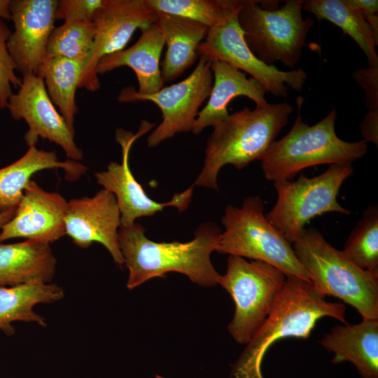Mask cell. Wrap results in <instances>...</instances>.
Listing matches in <instances>:
<instances>
[{
  "label": "cell",
  "instance_id": "17",
  "mask_svg": "<svg viewBox=\"0 0 378 378\" xmlns=\"http://www.w3.org/2000/svg\"><path fill=\"white\" fill-rule=\"evenodd\" d=\"M68 202L59 193L50 192L31 180L13 218L0 231V242L25 238L46 243L66 234Z\"/></svg>",
  "mask_w": 378,
  "mask_h": 378
},
{
  "label": "cell",
  "instance_id": "15",
  "mask_svg": "<svg viewBox=\"0 0 378 378\" xmlns=\"http://www.w3.org/2000/svg\"><path fill=\"white\" fill-rule=\"evenodd\" d=\"M57 3V0L10 1L14 31L7 41V48L16 70L22 76L39 74L55 29Z\"/></svg>",
  "mask_w": 378,
  "mask_h": 378
},
{
  "label": "cell",
  "instance_id": "23",
  "mask_svg": "<svg viewBox=\"0 0 378 378\" xmlns=\"http://www.w3.org/2000/svg\"><path fill=\"white\" fill-rule=\"evenodd\" d=\"M157 13V22L167 46L160 66L161 74L164 83L170 82L181 76L199 59L198 48L209 29L184 18Z\"/></svg>",
  "mask_w": 378,
  "mask_h": 378
},
{
  "label": "cell",
  "instance_id": "36",
  "mask_svg": "<svg viewBox=\"0 0 378 378\" xmlns=\"http://www.w3.org/2000/svg\"><path fill=\"white\" fill-rule=\"evenodd\" d=\"M16 207H13L0 212V230L13 218L15 212Z\"/></svg>",
  "mask_w": 378,
  "mask_h": 378
},
{
  "label": "cell",
  "instance_id": "11",
  "mask_svg": "<svg viewBox=\"0 0 378 378\" xmlns=\"http://www.w3.org/2000/svg\"><path fill=\"white\" fill-rule=\"evenodd\" d=\"M237 13L222 24L210 28L205 40L198 48L200 56L211 62H225L241 71H245L273 95L288 96L286 84L295 90H302L307 79L302 69L281 71L258 59L246 44L237 21Z\"/></svg>",
  "mask_w": 378,
  "mask_h": 378
},
{
  "label": "cell",
  "instance_id": "5",
  "mask_svg": "<svg viewBox=\"0 0 378 378\" xmlns=\"http://www.w3.org/2000/svg\"><path fill=\"white\" fill-rule=\"evenodd\" d=\"M294 253L314 286L354 307L363 319H378V276L360 269L317 230L304 229Z\"/></svg>",
  "mask_w": 378,
  "mask_h": 378
},
{
  "label": "cell",
  "instance_id": "6",
  "mask_svg": "<svg viewBox=\"0 0 378 378\" xmlns=\"http://www.w3.org/2000/svg\"><path fill=\"white\" fill-rule=\"evenodd\" d=\"M243 0L237 21L244 38L255 55L268 65L281 62L294 68L300 62L307 34L314 25L302 15V0Z\"/></svg>",
  "mask_w": 378,
  "mask_h": 378
},
{
  "label": "cell",
  "instance_id": "9",
  "mask_svg": "<svg viewBox=\"0 0 378 378\" xmlns=\"http://www.w3.org/2000/svg\"><path fill=\"white\" fill-rule=\"evenodd\" d=\"M285 281V274L269 263L228 256L226 272L220 275L218 284L234 303L228 331L237 342L246 344L251 340L269 315Z\"/></svg>",
  "mask_w": 378,
  "mask_h": 378
},
{
  "label": "cell",
  "instance_id": "10",
  "mask_svg": "<svg viewBox=\"0 0 378 378\" xmlns=\"http://www.w3.org/2000/svg\"><path fill=\"white\" fill-rule=\"evenodd\" d=\"M211 66L209 59L200 56L194 70L178 83L150 94H140L132 87L120 91L118 97L120 102H150L160 109L162 120L148 137L149 147H155L176 134L192 132L200 106L212 88Z\"/></svg>",
  "mask_w": 378,
  "mask_h": 378
},
{
  "label": "cell",
  "instance_id": "35",
  "mask_svg": "<svg viewBox=\"0 0 378 378\" xmlns=\"http://www.w3.org/2000/svg\"><path fill=\"white\" fill-rule=\"evenodd\" d=\"M9 0H0V19L10 20Z\"/></svg>",
  "mask_w": 378,
  "mask_h": 378
},
{
  "label": "cell",
  "instance_id": "16",
  "mask_svg": "<svg viewBox=\"0 0 378 378\" xmlns=\"http://www.w3.org/2000/svg\"><path fill=\"white\" fill-rule=\"evenodd\" d=\"M120 212L115 195L102 189L92 197L68 202L66 234L78 246L86 248L93 242L102 244L119 266L124 264L118 243Z\"/></svg>",
  "mask_w": 378,
  "mask_h": 378
},
{
  "label": "cell",
  "instance_id": "7",
  "mask_svg": "<svg viewBox=\"0 0 378 378\" xmlns=\"http://www.w3.org/2000/svg\"><path fill=\"white\" fill-rule=\"evenodd\" d=\"M259 196L246 198L241 207L228 205L222 218L225 227L217 251L269 263L286 276L311 281L291 243L267 218Z\"/></svg>",
  "mask_w": 378,
  "mask_h": 378
},
{
  "label": "cell",
  "instance_id": "8",
  "mask_svg": "<svg viewBox=\"0 0 378 378\" xmlns=\"http://www.w3.org/2000/svg\"><path fill=\"white\" fill-rule=\"evenodd\" d=\"M352 164H331L321 174L274 181L277 198L265 214L271 224L290 242L295 241L312 218L328 212L349 215L337 202L340 189L353 173Z\"/></svg>",
  "mask_w": 378,
  "mask_h": 378
},
{
  "label": "cell",
  "instance_id": "1",
  "mask_svg": "<svg viewBox=\"0 0 378 378\" xmlns=\"http://www.w3.org/2000/svg\"><path fill=\"white\" fill-rule=\"evenodd\" d=\"M145 228L134 223L120 226L118 243L129 270L127 287L132 289L148 279L175 272L202 286L218 284L220 274L211 254L217 251L221 230L214 222L202 223L188 242H156L146 237Z\"/></svg>",
  "mask_w": 378,
  "mask_h": 378
},
{
  "label": "cell",
  "instance_id": "33",
  "mask_svg": "<svg viewBox=\"0 0 378 378\" xmlns=\"http://www.w3.org/2000/svg\"><path fill=\"white\" fill-rule=\"evenodd\" d=\"M360 130L363 141L378 145V109L369 110L364 116Z\"/></svg>",
  "mask_w": 378,
  "mask_h": 378
},
{
  "label": "cell",
  "instance_id": "34",
  "mask_svg": "<svg viewBox=\"0 0 378 378\" xmlns=\"http://www.w3.org/2000/svg\"><path fill=\"white\" fill-rule=\"evenodd\" d=\"M350 2L363 15L377 14V0H350Z\"/></svg>",
  "mask_w": 378,
  "mask_h": 378
},
{
  "label": "cell",
  "instance_id": "24",
  "mask_svg": "<svg viewBox=\"0 0 378 378\" xmlns=\"http://www.w3.org/2000/svg\"><path fill=\"white\" fill-rule=\"evenodd\" d=\"M64 296L56 284H23L0 287V330L7 335L15 333L14 321L34 322L46 326V319L33 307L40 303H52Z\"/></svg>",
  "mask_w": 378,
  "mask_h": 378
},
{
  "label": "cell",
  "instance_id": "14",
  "mask_svg": "<svg viewBox=\"0 0 378 378\" xmlns=\"http://www.w3.org/2000/svg\"><path fill=\"white\" fill-rule=\"evenodd\" d=\"M6 108L15 120L23 119L28 125L24 141L29 147L36 146L41 137L59 145L69 160L77 162L83 158V151L74 141L75 133L56 109L39 76H23Z\"/></svg>",
  "mask_w": 378,
  "mask_h": 378
},
{
  "label": "cell",
  "instance_id": "20",
  "mask_svg": "<svg viewBox=\"0 0 378 378\" xmlns=\"http://www.w3.org/2000/svg\"><path fill=\"white\" fill-rule=\"evenodd\" d=\"M333 353V363H353L363 378H378V319L333 327L319 341Z\"/></svg>",
  "mask_w": 378,
  "mask_h": 378
},
{
  "label": "cell",
  "instance_id": "32",
  "mask_svg": "<svg viewBox=\"0 0 378 378\" xmlns=\"http://www.w3.org/2000/svg\"><path fill=\"white\" fill-rule=\"evenodd\" d=\"M355 82L363 90L369 110L378 109V65H368L353 72Z\"/></svg>",
  "mask_w": 378,
  "mask_h": 378
},
{
  "label": "cell",
  "instance_id": "2",
  "mask_svg": "<svg viewBox=\"0 0 378 378\" xmlns=\"http://www.w3.org/2000/svg\"><path fill=\"white\" fill-rule=\"evenodd\" d=\"M345 312L344 303L326 300L311 281L286 276L269 315L246 344L232 367L230 378H264L262 364L273 344L288 337L308 338L323 317L346 323Z\"/></svg>",
  "mask_w": 378,
  "mask_h": 378
},
{
  "label": "cell",
  "instance_id": "29",
  "mask_svg": "<svg viewBox=\"0 0 378 378\" xmlns=\"http://www.w3.org/2000/svg\"><path fill=\"white\" fill-rule=\"evenodd\" d=\"M94 34L92 21H64L53 29L47 44L46 58L60 57L85 64L92 48Z\"/></svg>",
  "mask_w": 378,
  "mask_h": 378
},
{
  "label": "cell",
  "instance_id": "25",
  "mask_svg": "<svg viewBox=\"0 0 378 378\" xmlns=\"http://www.w3.org/2000/svg\"><path fill=\"white\" fill-rule=\"evenodd\" d=\"M302 10L312 13L318 20H326L339 27L362 50L368 65H378V35L350 0L303 1Z\"/></svg>",
  "mask_w": 378,
  "mask_h": 378
},
{
  "label": "cell",
  "instance_id": "13",
  "mask_svg": "<svg viewBox=\"0 0 378 378\" xmlns=\"http://www.w3.org/2000/svg\"><path fill=\"white\" fill-rule=\"evenodd\" d=\"M157 20L158 13L146 0H104L92 20L95 27L93 46L79 88L97 91L100 88L97 73L99 60L125 49L137 29L147 27Z\"/></svg>",
  "mask_w": 378,
  "mask_h": 378
},
{
  "label": "cell",
  "instance_id": "31",
  "mask_svg": "<svg viewBox=\"0 0 378 378\" xmlns=\"http://www.w3.org/2000/svg\"><path fill=\"white\" fill-rule=\"evenodd\" d=\"M103 4L104 0H60L57 3L55 19L64 22L92 21Z\"/></svg>",
  "mask_w": 378,
  "mask_h": 378
},
{
  "label": "cell",
  "instance_id": "21",
  "mask_svg": "<svg viewBox=\"0 0 378 378\" xmlns=\"http://www.w3.org/2000/svg\"><path fill=\"white\" fill-rule=\"evenodd\" d=\"M57 260L49 243L29 240L0 244V287L47 284Z\"/></svg>",
  "mask_w": 378,
  "mask_h": 378
},
{
  "label": "cell",
  "instance_id": "26",
  "mask_svg": "<svg viewBox=\"0 0 378 378\" xmlns=\"http://www.w3.org/2000/svg\"><path fill=\"white\" fill-rule=\"evenodd\" d=\"M85 62L64 57H46L38 76L43 80L46 91L70 130L78 111L76 92L83 74Z\"/></svg>",
  "mask_w": 378,
  "mask_h": 378
},
{
  "label": "cell",
  "instance_id": "12",
  "mask_svg": "<svg viewBox=\"0 0 378 378\" xmlns=\"http://www.w3.org/2000/svg\"><path fill=\"white\" fill-rule=\"evenodd\" d=\"M153 125L144 120L137 133L122 129L115 131V141L122 148V162H111L104 172L95 173L98 184L112 192L120 212V226H130L136 219L152 216L164 208L173 206L179 211H185L191 201L192 186L176 193L167 202H158L150 198L141 184L134 178L129 165V155L134 142L149 131Z\"/></svg>",
  "mask_w": 378,
  "mask_h": 378
},
{
  "label": "cell",
  "instance_id": "4",
  "mask_svg": "<svg viewBox=\"0 0 378 378\" xmlns=\"http://www.w3.org/2000/svg\"><path fill=\"white\" fill-rule=\"evenodd\" d=\"M298 116L286 135L275 140L260 160L265 178L273 182L291 180L302 170L321 164H352L367 152L363 140L349 142L335 131L337 111L332 109L313 125L302 119L303 97L296 99Z\"/></svg>",
  "mask_w": 378,
  "mask_h": 378
},
{
  "label": "cell",
  "instance_id": "22",
  "mask_svg": "<svg viewBox=\"0 0 378 378\" xmlns=\"http://www.w3.org/2000/svg\"><path fill=\"white\" fill-rule=\"evenodd\" d=\"M61 168L69 181L77 180L87 171L78 162L59 161L55 151H46L30 146L18 160L0 169V212L16 207L25 188L35 173L46 169Z\"/></svg>",
  "mask_w": 378,
  "mask_h": 378
},
{
  "label": "cell",
  "instance_id": "19",
  "mask_svg": "<svg viewBox=\"0 0 378 378\" xmlns=\"http://www.w3.org/2000/svg\"><path fill=\"white\" fill-rule=\"evenodd\" d=\"M134 44L119 52L102 57L97 64V74H103L121 66H128L135 73L140 94L155 93L164 87L160 69V57L165 45L158 24L141 29Z\"/></svg>",
  "mask_w": 378,
  "mask_h": 378
},
{
  "label": "cell",
  "instance_id": "18",
  "mask_svg": "<svg viewBox=\"0 0 378 378\" xmlns=\"http://www.w3.org/2000/svg\"><path fill=\"white\" fill-rule=\"evenodd\" d=\"M213 85L206 105L200 111L192 127L194 134L208 127H214L230 115L227 106L239 96L253 100L258 107L265 106L266 90L253 78L232 65L221 61L211 62Z\"/></svg>",
  "mask_w": 378,
  "mask_h": 378
},
{
  "label": "cell",
  "instance_id": "3",
  "mask_svg": "<svg viewBox=\"0 0 378 378\" xmlns=\"http://www.w3.org/2000/svg\"><path fill=\"white\" fill-rule=\"evenodd\" d=\"M293 111L287 103L237 111L215 125L205 148L203 167L193 186L218 190V175L231 164L241 169L261 160Z\"/></svg>",
  "mask_w": 378,
  "mask_h": 378
},
{
  "label": "cell",
  "instance_id": "30",
  "mask_svg": "<svg viewBox=\"0 0 378 378\" xmlns=\"http://www.w3.org/2000/svg\"><path fill=\"white\" fill-rule=\"evenodd\" d=\"M10 30L0 19V108L7 106L12 92V85L20 87L22 80L15 74L16 66L7 48Z\"/></svg>",
  "mask_w": 378,
  "mask_h": 378
},
{
  "label": "cell",
  "instance_id": "27",
  "mask_svg": "<svg viewBox=\"0 0 378 378\" xmlns=\"http://www.w3.org/2000/svg\"><path fill=\"white\" fill-rule=\"evenodd\" d=\"M156 13H168L199 22L209 29L237 14L240 0H146Z\"/></svg>",
  "mask_w": 378,
  "mask_h": 378
},
{
  "label": "cell",
  "instance_id": "28",
  "mask_svg": "<svg viewBox=\"0 0 378 378\" xmlns=\"http://www.w3.org/2000/svg\"><path fill=\"white\" fill-rule=\"evenodd\" d=\"M343 253L356 266L378 276V208L369 206L348 237Z\"/></svg>",
  "mask_w": 378,
  "mask_h": 378
}]
</instances>
